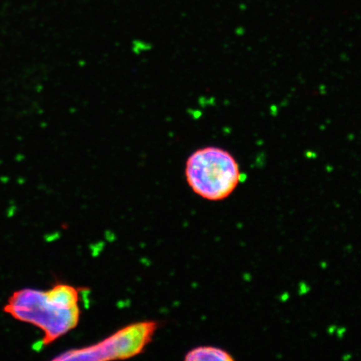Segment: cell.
<instances>
[{"mask_svg": "<svg viewBox=\"0 0 361 361\" xmlns=\"http://www.w3.org/2000/svg\"><path fill=\"white\" fill-rule=\"evenodd\" d=\"M80 292L59 284L48 291L23 289L11 297L6 311L16 319L36 326L44 332V342L58 339L75 329L80 321Z\"/></svg>", "mask_w": 361, "mask_h": 361, "instance_id": "1", "label": "cell"}, {"mask_svg": "<svg viewBox=\"0 0 361 361\" xmlns=\"http://www.w3.org/2000/svg\"><path fill=\"white\" fill-rule=\"evenodd\" d=\"M185 176L196 195L212 201L227 198L242 180L236 158L217 146L202 147L191 153L186 161Z\"/></svg>", "mask_w": 361, "mask_h": 361, "instance_id": "2", "label": "cell"}, {"mask_svg": "<svg viewBox=\"0 0 361 361\" xmlns=\"http://www.w3.org/2000/svg\"><path fill=\"white\" fill-rule=\"evenodd\" d=\"M155 321L127 325L103 340L80 349H72L53 359L57 361H106L129 359L143 352L157 329Z\"/></svg>", "mask_w": 361, "mask_h": 361, "instance_id": "3", "label": "cell"}, {"mask_svg": "<svg viewBox=\"0 0 361 361\" xmlns=\"http://www.w3.org/2000/svg\"><path fill=\"white\" fill-rule=\"evenodd\" d=\"M186 361H232L233 357L227 351L214 346H199L187 352Z\"/></svg>", "mask_w": 361, "mask_h": 361, "instance_id": "4", "label": "cell"}]
</instances>
